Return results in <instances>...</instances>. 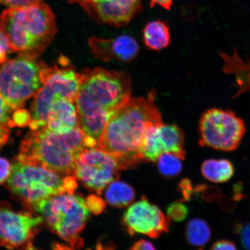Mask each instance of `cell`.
<instances>
[{"label":"cell","mask_w":250,"mask_h":250,"mask_svg":"<svg viewBox=\"0 0 250 250\" xmlns=\"http://www.w3.org/2000/svg\"><path fill=\"white\" fill-rule=\"evenodd\" d=\"M75 99L79 126L96 146L112 115L131 98V79L124 72L96 67L80 73Z\"/></svg>","instance_id":"1"},{"label":"cell","mask_w":250,"mask_h":250,"mask_svg":"<svg viewBox=\"0 0 250 250\" xmlns=\"http://www.w3.org/2000/svg\"><path fill=\"white\" fill-rule=\"evenodd\" d=\"M186 235L190 245L203 247L210 240L211 230L207 222L202 219L195 218L188 223Z\"/></svg>","instance_id":"20"},{"label":"cell","mask_w":250,"mask_h":250,"mask_svg":"<svg viewBox=\"0 0 250 250\" xmlns=\"http://www.w3.org/2000/svg\"><path fill=\"white\" fill-rule=\"evenodd\" d=\"M11 51L7 36L0 30V64L7 60L8 55Z\"/></svg>","instance_id":"26"},{"label":"cell","mask_w":250,"mask_h":250,"mask_svg":"<svg viewBox=\"0 0 250 250\" xmlns=\"http://www.w3.org/2000/svg\"><path fill=\"white\" fill-rule=\"evenodd\" d=\"M180 186L182 189L184 201H188L193 190L191 183L189 180L185 179L181 181Z\"/></svg>","instance_id":"31"},{"label":"cell","mask_w":250,"mask_h":250,"mask_svg":"<svg viewBox=\"0 0 250 250\" xmlns=\"http://www.w3.org/2000/svg\"><path fill=\"white\" fill-rule=\"evenodd\" d=\"M172 4H173V0H150V5L151 7L159 5L167 10H169Z\"/></svg>","instance_id":"33"},{"label":"cell","mask_w":250,"mask_h":250,"mask_svg":"<svg viewBox=\"0 0 250 250\" xmlns=\"http://www.w3.org/2000/svg\"><path fill=\"white\" fill-rule=\"evenodd\" d=\"M61 61L62 67L50 68L43 85L34 96L29 124L32 131L45 127L48 112L55 103L62 99L75 102L80 87V73L66 59Z\"/></svg>","instance_id":"8"},{"label":"cell","mask_w":250,"mask_h":250,"mask_svg":"<svg viewBox=\"0 0 250 250\" xmlns=\"http://www.w3.org/2000/svg\"><path fill=\"white\" fill-rule=\"evenodd\" d=\"M85 202L89 211L93 214H101L105 208V202L97 195L89 196L85 200Z\"/></svg>","instance_id":"24"},{"label":"cell","mask_w":250,"mask_h":250,"mask_svg":"<svg viewBox=\"0 0 250 250\" xmlns=\"http://www.w3.org/2000/svg\"><path fill=\"white\" fill-rule=\"evenodd\" d=\"M49 67L37 56L20 54L0 67V95L11 110L22 107L43 85Z\"/></svg>","instance_id":"6"},{"label":"cell","mask_w":250,"mask_h":250,"mask_svg":"<svg viewBox=\"0 0 250 250\" xmlns=\"http://www.w3.org/2000/svg\"><path fill=\"white\" fill-rule=\"evenodd\" d=\"M105 198L109 205L114 207L124 208L133 202L134 189L129 184L115 180L106 189Z\"/></svg>","instance_id":"19"},{"label":"cell","mask_w":250,"mask_h":250,"mask_svg":"<svg viewBox=\"0 0 250 250\" xmlns=\"http://www.w3.org/2000/svg\"><path fill=\"white\" fill-rule=\"evenodd\" d=\"M211 250H236L234 244L229 240H221L215 242L211 246Z\"/></svg>","instance_id":"30"},{"label":"cell","mask_w":250,"mask_h":250,"mask_svg":"<svg viewBox=\"0 0 250 250\" xmlns=\"http://www.w3.org/2000/svg\"><path fill=\"white\" fill-rule=\"evenodd\" d=\"M31 120V115L29 112L22 109H17L12 120V125L18 126H24L29 125Z\"/></svg>","instance_id":"25"},{"label":"cell","mask_w":250,"mask_h":250,"mask_svg":"<svg viewBox=\"0 0 250 250\" xmlns=\"http://www.w3.org/2000/svg\"><path fill=\"white\" fill-rule=\"evenodd\" d=\"M0 148H1V146H0Z\"/></svg>","instance_id":"34"},{"label":"cell","mask_w":250,"mask_h":250,"mask_svg":"<svg viewBox=\"0 0 250 250\" xmlns=\"http://www.w3.org/2000/svg\"><path fill=\"white\" fill-rule=\"evenodd\" d=\"M143 33L146 46L153 51H161L170 44L169 28L163 21H150L144 28Z\"/></svg>","instance_id":"17"},{"label":"cell","mask_w":250,"mask_h":250,"mask_svg":"<svg viewBox=\"0 0 250 250\" xmlns=\"http://www.w3.org/2000/svg\"><path fill=\"white\" fill-rule=\"evenodd\" d=\"M41 1L42 0H0V4L10 8H20L37 4Z\"/></svg>","instance_id":"28"},{"label":"cell","mask_w":250,"mask_h":250,"mask_svg":"<svg viewBox=\"0 0 250 250\" xmlns=\"http://www.w3.org/2000/svg\"><path fill=\"white\" fill-rule=\"evenodd\" d=\"M12 166L7 159L0 157V185L8 180L11 173Z\"/></svg>","instance_id":"29"},{"label":"cell","mask_w":250,"mask_h":250,"mask_svg":"<svg viewBox=\"0 0 250 250\" xmlns=\"http://www.w3.org/2000/svg\"><path fill=\"white\" fill-rule=\"evenodd\" d=\"M11 109L9 108L4 99L0 95V146L4 145L7 142L9 137L10 129L12 126L10 119Z\"/></svg>","instance_id":"22"},{"label":"cell","mask_w":250,"mask_h":250,"mask_svg":"<svg viewBox=\"0 0 250 250\" xmlns=\"http://www.w3.org/2000/svg\"><path fill=\"white\" fill-rule=\"evenodd\" d=\"M121 169L116 158L98 147L87 148L77 159L74 176L86 188L101 195Z\"/></svg>","instance_id":"10"},{"label":"cell","mask_w":250,"mask_h":250,"mask_svg":"<svg viewBox=\"0 0 250 250\" xmlns=\"http://www.w3.org/2000/svg\"><path fill=\"white\" fill-rule=\"evenodd\" d=\"M162 123L152 96L131 97L109 118L97 147L116 158L121 169L133 167L144 160L141 148L146 130Z\"/></svg>","instance_id":"2"},{"label":"cell","mask_w":250,"mask_h":250,"mask_svg":"<svg viewBox=\"0 0 250 250\" xmlns=\"http://www.w3.org/2000/svg\"><path fill=\"white\" fill-rule=\"evenodd\" d=\"M236 228L244 248L250 250V223L237 226Z\"/></svg>","instance_id":"27"},{"label":"cell","mask_w":250,"mask_h":250,"mask_svg":"<svg viewBox=\"0 0 250 250\" xmlns=\"http://www.w3.org/2000/svg\"><path fill=\"white\" fill-rule=\"evenodd\" d=\"M78 126L79 120L75 102L62 99L52 105L44 127L55 133L64 134Z\"/></svg>","instance_id":"16"},{"label":"cell","mask_w":250,"mask_h":250,"mask_svg":"<svg viewBox=\"0 0 250 250\" xmlns=\"http://www.w3.org/2000/svg\"><path fill=\"white\" fill-rule=\"evenodd\" d=\"M199 131L200 146L232 151L241 144L246 126L242 119L232 111L212 108L202 115Z\"/></svg>","instance_id":"9"},{"label":"cell","mask_w":250,"mask_h":250,"mask_svg":"<svg viewBox=\"0 0 250 250\" xmlns=\"http://www.w3.org/2000/svg\"><path fill=\"white\" fill-rule=\"evenodd\" d=\"M132 250H155L154 245L151 243L146 241L145 240H141L134 244L133 246L130 249Z\"/></svg>","instance_id":"32"},{"label":"cell","mask_w":250,"mask_h":250,"mask_svg":"<svg viewBox=\"0 0 250 250\" xmlns=\"http://www.w3.org/2000/svg\"><path fill=\"white\" fill-rule=\"evenodd\" d=\"M184 133L177 125L162 123L149 126L143 140L141 153L145 160L155 162L162 154L170 153L184 160Z\"/></svg>","instance_id":"12"},{"label":"cell","mask_w":250,"mask_h":250,"mask_svg":"<svg viewBox=\"0 0 250 250\" xmlns=\"http://www.w3.org/2000/svg\"><path fill=\"white\" fill-rule=\"evenodd\" d=\"M33 209L72 248L83 246L79 234L86 226L90 211L82 196L74 193L52 196L37 203Z\"/></svg>","instance_id":"7"},{"label":"cell","mask_w":250,"mask_h":250,"mask_svg":"<svg viewBox=\"0 0 250 250\" xmlns=\"http://www.w3.org/2000/svg\"><path fill=\"white\" fill-rule=\"evenodd\" d=\"M188 212L187 206L180 202L172 203L167 209L168 217L177 222L185 220Z\"/></svg>","instance_id":"23"},{"label":"cell","mask_w":250,"mask_h":250,"mask_svg":"<svg viewBox=\"0 0 250 250\" xmlns=\"http://www.w3.org/2000/svg\"><path fill=\"white\" fill-rule=\"evenodd\" d=\"M43 221L42 215L15 211L7 203L0 202V246L32 249L31 240Z\"/></svg>","instance_id":"11"},{"label":"cell","mask_w":250,"mask_h":250,"mask_svg":"<svg viewBox=\"0 0 250 250\" xmlns=\"http://www.w3.org/2000/svg\"><path fill=\"white\" fill-rule=\"evenodd\" d=\"M79 4L98 22L122 26L129 23L142 9V0H67Z\"/></svg>","instance_id":"14"},{"label":"cell","mask_w":250,"mask_h":250,"mask_svg":"<svg viewBox=\"0 0 250 250\" xmlns=\"http://www.w3.org/2000/svg\"><path fill=\"white\" fill-rule=\"evenodd\" d=\"M123 221L131 235L146 234L152 238L167 232L170 221L157 206L150 203L145 197L131 205L123 217Z\"/></svg>","instance_id":"13"},{"label":"cell","mask_w":250,"mask_h":250,"mask_svg":"<svg viewBox=\"0 0 250 250\" xmlns=\"http://www.w3.org/2000/svg\"><path fill=\"white\" fill-rule=\"evenodd\" d=\"M87 148L86 136L80 126L64 134L43 127L24 137L18 161L39 166L62 176H74L78 156Z\"/></svg>","instance_id":"3"},{"label":"cell","mask_w":250,"mask_h":250,"mask_svg":"<svg viewBox=\"0 0 250 250\" xmlns=\"http://www.w3.org/2000/svg\"><path fill=\"white\" fill-rule=\"evenodd\" d=\"M182 159L170 153H165L158 159V169L164 176H176L182 170Z\"/></svg>","instance_id":"21"},{"label":"cell","mask_w":250,"mask_h":250,"mask_svg":"<svg viewBox=\"0 0 250 250\" xmlns=\"http://www.w3.org/2000/svg\"><path fill=\"white\" fill-rule=\"evenodd\" d=\"M9 189L33 208L42 200L77 187L74 176H63L39 166L15 162L7 180Z\"/></svg>","instance_id":"5"},{"label":"cell","mask_w":250,"mask_h":250,"mask_svg":"<svg viewBox=\"0 0 250 250\" xmlns=\"http://www.w3.org/2000/svg\"><path fill=\"white\" fill-rule=\"evenodd\" d=\"M203 176L215 183L227 182L234 174V167L227 159H208L201 167Z\"/></svg>","instance_id":"18"},{"label":"cell","mask_w":250,"mask_h":250,"mask_svg":"<svg viewBox=\"0 0 250 250\" xmlns=\"http://www.w3.org/2000/svg\"><path fill=\"white\" fill-rule=\"evenodd\" d=\"M0 30L12 51L38 57L55 35V17L48 5L40 2L10 8L0 15Z\"/></svg>","instance_id":"4"},{"label":"cell","mask_w":250,"mask_h":250,"mask_svg":"<svg viewBox=\"0 0 250 250\" xmlns=\"http://www.w3.org/2000/svg\"><path fill=\"white\" fill-rule=\"evenodd\" d=\"M88 44L94 57L104 62H129L137 57L140 50L137 41L127 35L107 39L93 37Z\"/></svg>","instance_id":"15"}]
</instances>
